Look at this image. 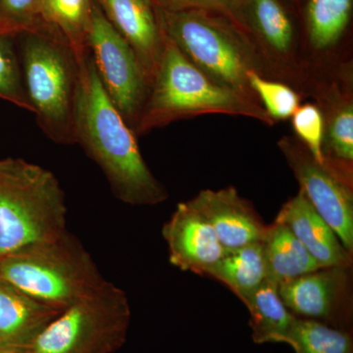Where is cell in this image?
I'll return each mask as SVG.
<instances>
[{
  "label": "cell",
  "mask_w": 353,
  "mask_h": 353,
  "mask_svg": "<svg viewBox=\"0 0 353 353\" xmlns=\"http://www.w3.org/2000/svg\"><path fill=\"white\" fill-rule=\"evenodd\" d=\"M126 292L104 280L62 311L23 353H115L125 345L131 324Z\"/></svg>",
  "instance_id": "7"
},
{
  "label": "cell",
  "mask_w": 353,
  "mask_h": 353,
  "mask_svg": "<svg viewBox=\"0 0 353 353\" xmlns=\"http://www.w3.org/2000/svg\"><path fill=\"white\" fill-rule=\"evenodd\" d=\"M189 202L208 221L225 250L263 241L267 226L234 187L201 190Z\"/></svg>",
  "instance_id": "11"
},
{
  "label": "cell",
  "mask_w": 353,
  "mask_h": 353,
  "mask_svg": "<svg viewBox=\"0 0 353 353\" xmlns=\"http://www.w3.org/2000/svg\"><path fill=\"white\" fill-rule=\"evenodd\" d=\"M352 0H309V41L317 50L332 48L347 29L352 16Z\"/></svg>",
  "instance_id": "22"
},
{
  "label": "cell",
  "mask_w": 353,
  "mask_h": 353,
  "mask_svg": "<svg viewBox=\"0 0 353 353\" xmlns=\"http://www.w3.org/2000/svg\"><path fill=\"white\" fill-rule=\"evenodd\" d=\"M275 221L289 228L324 268H345L350 264L348 252L331 227L309 203L301 190L284 204Z\"/></svg>",
  "instance_id": "14"
},
{
  "label": "cell",
  "mask_w": 353,
  "mask_h": 353,
  "mask_svg": "<svg viewBox=\"0 0 353 353\" xmlns=\"http://www.w3.org/2000/svg\"><path fill=\"white\" fill-rule=\"evenodd\" d=\"M155 6L165 10H202L220 14L246 32L243 12L245 0H152Z\"/></svg>",
  "instance_id": "27"
},
{
  "label": "cell",
  "mask_w": 353,
  "mask_h": 353,
  "mask_svg": "<svg viewBox=\"0 0 353 353\" xmlns=\"http://www.w3.org/2000/svg\"><path fill=\"white\" fill-rule=\"evenodd\" d=\"M292 122L294 132L313 159L323 166L333 167L323 148L326 122L321 109L312 103L303 104L292 116Z\"/></svg>",
  "instance_id": "25"
},
{
  "label": "cell",
  "mask_w": 353,
  "mask_h": 353,
  "mask_svg": "<svg viewBox=\"0 0 353 353\" xmlns=\"http://www.w3.org/2000/svg\"><path fill=\"white\" fill-rule=\"evenodd\" d=\"M206 275L228 285L241 299L268 278L263 243L259 241L225 250Z\"/></svg>",
  "instance_id": "19"
},
{
  "label": "cell",
  "mask_w": 353,
  "mask_h": 353,
  "mask_svg": "<svg viewBox=\"0 0 353 353\" xmlns=\"http://www.w3.org/2000/svg\"><path fill=\"white\" fill-rule=\"evenodd\" d=\"M287 345L294 353H353V340L350 332L299 317Z\"/></svg>",
  "instance_id": "23"
},
{
  "label": "cell",
  "mask_w": 353,
  "mask_h": 353,
  "mask_svg": "<svg viewBox=\"0 0 353 353\" xmlns=\"http://www.w3.org/2000/svg\"><path fill=\"white\" fill-rule=\"evenodd\" d=\"M343 275L341 267L320 269L279 285V294L296 317L333 322L334 328L347 331V322L339 314L336 301Z\"/></svg>",
  "instance_id": "13"
},
{
  "label": "cell",
  "mask_w": 353,
  "mask_h": 353,
  "mask_svg": "<svg viewBox=\"0 0 353 353\" xmlns=\"http://www.w3.org/2000/svg\"><path fill=\"white\" fill-rule=\"evenodd\" d=\"M94 0H39V23L57 32L66 41L80 71L88 66V48Z\"/></svg>",
  "instance_id": "17"
},
{
  "label": "cell",
  "mask_w": 353,
  "mask_h": 353,
  "mask_svg": "<svg viewBox=\"0 0 353 353\" xmlns=\"http://www.w3.org/2000/svg\"><path fill=\"white\" fill-rule=\"evenodd\" d=\"M162 234L169 261L182 271L206 275L226 250L208 221L189 201L178 204Z\"/></svg>",
  "instance_id": "10"
},
{
  "label": "cell",
  "mask_w": 353,
  "mask_h": 353,
  "mask_svg": "<svg viewBox=\"0 0 353 353\" xmlns=\"http://www.w3.org/2000/svg\"><path fill=\"white\" fill-rule=\"evenodd\" d=\"M131 46L152 83L162 48V30L152 0H94Z\"/></svg>",
  "instance_id": "12"
},
{
  "label": "cell",
  "mask_w": 353,
  "mask_h": 353,
  "mask_svg": "<svg viewBox=\"0 0 353 353\" xmlns=\"http://www.w3.org/2000/svg\"><path fill=\"white\" fill-rule=\"evenodd\" d=\"M75 131L76 143L99 165L119 201L152 206L168 199L141 155L137 134L102 87L90 55L80 72Z\"/></svg>",
  "instance_id": "1"
},
{
  "label": "cell",
  "mask_w": 353,
  "mask_h": 353,
  "mask_svg": "<svg viewBox=\"0 0 353 353\" xmlns=\"http://www.w3.org/2000/svg\"><path fill=\"white\" fill-rule=\"evenodd\" d=\"M88 48L102 87L132 131L150 94V78L126 39L94 0Z\"/></svg>",
  "instance_id": "8"
},
{
  "label": "cell",
  "mask_w": 353,
  "mask_h": 353,
  "mask_svg": "<svg viewBox=\"0 0 353 353\" xmlns=\"http://www.w3.org/2000/svg\"><path fill=\"white\" fill-rule=\"evenodd\" d=\"M206 114L243 116L267 126L275 124L257 99L214 82L162 30L159 61L134 134L141 136Z\"/></svg>",
  "instance_id": "2"
},
{
  "label": "cell",
  "mask_w": 353,
  "mask_h": 353,
  "mask_svg": "<svg viewBox=\"0 0 353 353\" xmlns=\"http://www.w3.org/2000/svg\"><path fill=\"white\" fill-rule=\"evenodd\" d=\"M67 205L52 172L22 158L0 159V259L67 231Z\"/></svg>",
  "instance_id": "4"
},
{
  "label": "cell",
  "mask_w": 353,
  "mask_h": 353,
  "mask_svg": "<svg viewBox=\"0 0 353 353\" xmlns=\"http://www.w3.org/2000/svg\"><path fill=\"white\" fill-rule=\"evenodd\" d=\"M0 353H23L20 350H12V348H0Z\"/></svg>",
  "instance_id": "29"
},
{
  "label": "cell",
  "mask_w": 353,
  "mask_h": 353,
  "mask_svg": "<svg viewBox=\"0 0 353 353\" xmlns=\"http://www.w3.org/2000/svg\"><path fill=\"white\" fill-rule=\"evenodd\" d=\"M250 19L270 55L288 59L292 55L294 30L292 20L279 0H245Z\"/></svg>",
  "instance_id": "20"
},
{
  "label": "cell",
  "mask_w": 353,
  "mask_h": 353,
  "mask_svg": "<svg viewBox=\"0 0 353 353\" xmlns=\"http://www.w3.org/2000/svg\"><path fill=\"white\" fill-rule=\"evenodd\" d=\"M278 287L277 283L268 277L259 287L241 299L250 311L252 340L257 345H287L296 323L297 317L283 303Z\"/></svg>",
  "instance_id": "16"
},
{
  "label": "cell",
  "mask_w": 353,
  "mask_h": 353,
  "mask_svg": "<svg viewBox=\"0 0 353 353\" xmlns=\"http://www.w3.org/2000/svg\"><path fill=\"white\" fill-rule=\"evenodd\" d=\"M262 243L268 277L278 285L324 268L289 228L277 221L267 227Z\"/></svg>",
  "instance_id": "18"
},
{
  "label": "cell",
  "mask_w": 353,
  "mask_h": 353,
  "mask_svg": "<svg viewBox=\"0 0 353 353\" xmlns=\"http://www.w3.org/2000/svg\"><path fill=\"white\" fill-rule=\"evenodd\" d=\"M248 78L253 94L275 122L290 119L301 106L299 95L287 85L267 80L256 71H250Z\"/></svg>",
  "instance_id": "24"
},
{
  "label": "cell",
  "mask_w": 353,
  "mask_h": 353,
  "mask_svg": "<svg viewBox=\"0 0 353 353\" xmlns=\"http://www.w3.org/2000/svg\"><path fill=\"white\" fill-rule=\"evenodd\" d=\"M2 17L32 28L39 24V0H0Z\"/></svg>",
  "instance_id": "28"
},
{
  "label": "cell",
  "mask_w": 353,
  "mask_h": 353,
  "mask_svg": "<svg viewBox=\"0 0 353 353\" xmlns=\"http://www.w3.org/2000/svg\"><path fill=\"white\" fill-rule=\"evenodd\" d=\"M288 164L309 203L331 227L347 252L353 248V197L352 189L333 167L313 159L304 146L285 137L279 141Z\"/></svg>",
  "instance_id": "9"
},
{
  "label": "cell",
  "mask_w": 353,
  "mask_h": 353,
  "mask_svg": "<svg viewBox=\"0 0 353 353\" xmlns=\"http://www.w3.org/2000/svg\"><path fill=\"white\" fill-rule=\"evenodd\" d=\"M328 143L334 157L343 163L353 161V104L343 101L334 106L328 122Z\"/></svg>",
  "instance_id": "26"
},
{
  "label": "cell",
  "mask_w": 353,
  "mask_h": 353,
  "mask_svg": "<svg viewBox=\"0 0 353 353\" xmlns=\"http://www.w3.org/2000/svg\"><path fill=\"white\" fill-rule=\"evenodd\" d=\"M17 48L26 92L39 127L53 143L74 145L80 67L71 48L41 23L18 34Z\"/></svg>",
  "instance_id": "3"
},
{
  "label": "cell",
  "mask_w": 353,
  "mask_h": 353,
  "mask_svg": "<svg viewBox=\"0 0 353 353\" xmlns=\"http://www.w3.org/2000/svg\"><path fill=\"white\" fill-rule=\"evenodd\" d=\"M61 312L0 277V348L28 347Z\"/></svg>",
  "instance_id": "15"
},
{
  "label": "cell",
  "mask_w": 353,
  "mask_h": 353,
  "mask_svg": "<svg viewBox=\"0 0 353 353\" xmlns=\"http://www.w3.org/2000/svg\"><path fill=\"white\" fill-rule=\"evenodd\" d=\"M28 29L0 16V99L32 113L17 48L18 34Z\"/></svg>",
  "instance_id": "21"
},
{
  "label": "cell",
  "mask_w": 353,
  "mask_h": 353,
  "mask_svg": "<svg viewBox=\"0 0 353 353\" xmlns=\"http://www.w3.org/2000/svg\"><path fill=\"white\" fill-rule=\"evenodd\" d=\"M160 27L185 57L214 82L257 99L248 83L259 60L248 32L220 14L155 6Z\"/></svg>",
  "instance_id": "5"
},
{
  "label": "cell",
  "mask_w": 353,
  "mask_h": 353,
  "mask_svg": "<svg viewBox=\"0 0 353 353\" xmlns=\"http://www.w3.org/2000/svg\"><path fill=\"white\" fill-rule=\"evenodd\" d=\"M0 277L60 311L105 280L90 252L68 231L0 259Z\"/></svg>",
  "instance_id": "6"
}]
</instances>
